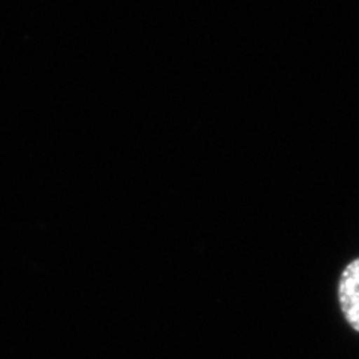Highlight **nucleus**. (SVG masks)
Here are the masks:
<instances>
[{"mask_svg": "<svg viewBox=\"0 0 359 359\" xmlns=\"http://www.w3.org/2000/svg\"><path fill=\"white\" fill-rule=\"evenodd\" d=\"M337 298L346 323L359 334V256L341 269Z\"/></svg>", "mask_w": 359, "mask_h": 359, "instance_id": "1", "label": "nucleus"}]
</instances>
